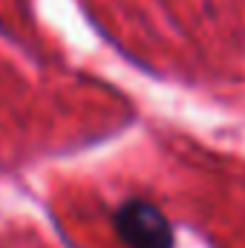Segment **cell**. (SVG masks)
Segmentation results:
<instances>
[{
  "label": "cell",
  "instance_id": "cell-1",
  "mask_svg": "<svg viewBox=\"0 0 245 248\" xmlns=\"http://www.w3.org/2000/svg\"><path fill=\"white\" fill-rule=\"evenodd\" d=\"M116 234L127 248H173V228L147 199H124L113 214Z\"/></svg>",
  "mask_w": 245,
  "mask_h": 248
}]
</instances>
